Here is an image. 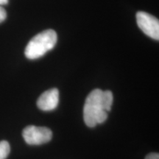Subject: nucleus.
Masks as SVG:
<instances>
[{
    "instance_id": "obj_1",
    "label": "nucleus",
    "mask_w": 159,
    "mask_h": 159,
    "mask_svg": "<svg viewBox=\"0 0 159 159\" xmlns=\"http://www.w3.org/2000/svg\"><path fill=\"white\" fill-rule=\"evenodd\" d=\"M114 97L111 91L94 89L88 95L83 108V118L85 125L94 128L97 124L103 123L111 111Z\"/></svg>"
},
{
    "instance_id": "obj_2",
    "label": "nucleus",
    "mask_w": 159,
    "mask_h": 159,
    "mask_svg": "<svg viewBox=\"0 0 159 159\" xmlns=\"http://www.w3.org/2000/svg\"><path fill=\"white\" fill-rule=\"evenodd\" d=\"M57 39V33L53 30L49 29L41 32L27 43L25 51V56L30 60L42 57L47 52L54 48Z\"/></svg>"
},
{
    "instance_id": "obj_3",
    "label": "nucleus",
    "mask_w": 159,
    "mask_h": 159,
    "mask_svg": "<svg viewBox=\"0 0 159 159\" xmlns=\"http://www.w3.org/2000/svg\"><path fill=\"white\" fill-rule=\"evenodd\" d=\"M22 136L27 144L40 145L49 142L52 137V133L51 130L45 127L31 125L24 129Z\"/></svg>"
},
{
    "instance_id": "obj_4",
    "label": "nucleus",
    "mask_w": 159,
    "mask_h": 159,
    "mask_svg": "<svg viewBox=\"0 0 159 159\" xmlns=\"http://www.w3.org/2000/svg\"><path fill=\"white\" fill-rule=\"evenodd\" d=\"M136 21L139 27L148 36L155 40L159 39V21L153 16L144 11L136 13Z\"/></svg>"
},
{
    "instance_id": "obj_5",
    "label": "nucleus",
    "mask_w": 159,
    "mask_h": 159,
    "mask_svg": "<svg viewBox=\"0 0 159 159\" xmlns=\"http://www.w3.org/2000/svg\"><path fill=\"white\" fill-rule=\"evenodd\" d=\"M59 102V91L57 89H52L43 92L37 101V106L43 111H53L57 108Z\"/></svg>"
},
{
    "instance_id": "obj_6",
    "label": "nucleus",
    "mask_w": 159,
    "mask_h": 159,
    "mask_svg": "<svg viewBox=\"0 0 159 159\" xmlns=\"http://www.w3.org/2000/svg\"><path fill=\"white\" fill-rule=\"evenodd\" d=\"M11 151L9 143L6 141L0 142V159H5Z\"/></svg>"
},
{
    "instance_id": "obj_7",
    "label": "nucleus",
    "mask_w": 159,
    "mask_h": 159,
    "mask_svg": "<svg viewBox=\"0 0 159 159\" xmlns=\"http://www.w3.org/2000/svg\"><path fill=\"white\" fill-rule=\"evenodd\" d=\"M7 17V13H6L5 10L0 5V23L4 21Z\"/></svg>"
},
{
    "instance_id": "obj_8",
    "label": "nucleus",
    "mask_w": 159,
    "mask_h": 159,
    "mask_svg": "<svg viewBox=\"0 0 159 159\" xmlns=\"http://www.w3.org/2000/svg\"><path fill=\"white\" fill-rule=\"evenodd\" d=\"M145 159H159V155L156 152H152V153L148 154Z\"/></svg>"
},
{
    "instance_id": "obj_9",
    "label": "nucleus",
    "mask_w": 159,
    "mask_h": 159,
    "mask_svg": "<svg viewBox=\"0 0 159 159\" xmlns=\"http://www.w3.org/2000/svg\"><path fill=\"white\" fill-rule=\"evenodd\" d=\"M8 3V0H0V5H7Z\"/></svg>"
}]
</instances>
